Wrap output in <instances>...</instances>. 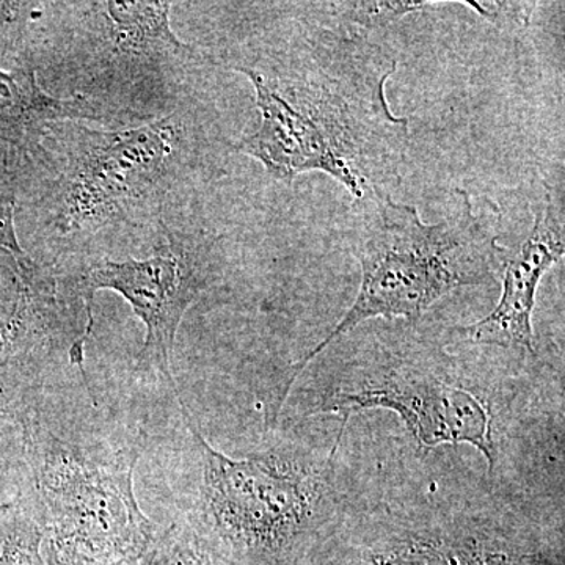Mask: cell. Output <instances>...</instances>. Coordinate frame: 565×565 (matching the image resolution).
Masks as SVG:
<instances>
[{"mask_svg": "<svg viewBox=\"0 0 565 565\" xmlns=\"http://www.w3.org/2000/svg\"><path fill=\"white\" fill-rule=\"evenodd\" d=\"M288 25L232 54L228 68L255 88L259 126L234 150L274 180L318 172L360 200L399 177L411 121L397 117L386 84L397 58L348 28L326 2L305 3Z\"/></svg>", "mask_w": 565, "mask_h": 565, "instance_id": "1", "label": "cell"}, {"mask_svg": "<svg viewBox=\"0 0 565 565\" xmlns=\"http://www.w3.org/2000/svg\"><path fill=\"white\" fill-rule=\"evenodd\" d=\"M115 117L125 115L82 95L54 98L41 87L35 70L29 66L13 71L0 68V141L17 148L21 154L35 147L52 122Z\"/></svg>", "mask_w": 565, "mask_h": 565, "instance_id": "12", "label": "cell"}, {"mask_svg": "<svg viewBox=\"0 0 565 565\" xmlns=\"http://www.w3.org/2000/svg\"><path fill=\"white\" fill-rule=\"evenodd\" d=\"M563 212L552 192L535 207L530 232L515 247L501 255V296L486 318L471 326L456 327V340L471 348H498L512 355L537 360L533 313L535 296L546 273L565 253Z\"/></svg>", "mask_w": 565, "mask_h": 565, "instance_id": "11", "label": "cell"}, {"mask_svg": "<svg viewBox=\"0 0 565 565\" xmlns=\"http://www.w3.org/2000/svg\"><path fill=\"white\" fill-rule=\"evenodd\" d=\"M523 360L484 363L401 327L332 362L308 364L286 399L296 396L302 418L337 415L343 426L359 412H393L423 455L473 446L494 484L531 423L534 382Z\"/></svg>", "mask_w": 565, "mask_h": 565, "instance_id": "2", "label": "cell"}, {"mask_svg": "<svg viewBox=\"0 0 565 565\" xmlns=\"http://www.w3.org/2000/svg\"><path fill=\"white\" fill-rule=\"evenodd\" d=\"M39 403V390L0 375V455L28 460L29 422Z\"/></svg>", "mask_w": 565, "mask_h": 565, "instance_id": "15", "label": "cell"}, {"mask_svg": "<svg viewBox=\"0 0 565 565\" xmlns=\"http://www.w3.org/2000/svg\"><path fill=\"white\" fill-rule=\"evenodd\" d=\"M487 21L498 28H523L530 21L534 3L526 2H467Z\"/></svg>", "mask_w": 565, "mask_h": 565, "instance_id": "17", "label": "cell"}, {"mask_svg": "<svg viewBox=\"0 0 565 565\" xmlns=\"http://www.w3.org/2000/svg\"><path fill=\"white\" fill-rule=\"evenodd\" d=\"M85 11L92 66L114 85L147 88L178 85L193 68L212 62L173 32V2L79 3Z\"/></svg>", "mask_w": 565, "mask_h": 565, "instance_id": "10", "label": "cell"}, {"mask_svg": "<svg viewBox=\"0 0 565 565\" xmlns=\"http://www.w3.org/2000/svg\"><path fill=\"white\" fill-rule=\"evenodd\" d=\"M139 457L137 448L104 456L58 435L36 404L28 467L46 534L98 559L141 565L159 526L143 514L134 490Z\"/></svg>", "mask_w": 565, "mask_h": 565, "instance_id": "7", "label": "cell"}, {"mask_svg": "<svg viewBox=\"0 0 565 565\" xmlns=\"http://www.w3.org/2000/svg\"><path fill=\"white\" fill-rule=\"evenodd\" d=\"M177 397L202 465L192 522L230 565H315L352 504L337 467L345 427L329 449L281 437L236 459L203 437Z\"/></svg>", "mask_w": 565, "mask_h": 565, "instance_id": "4", "label": "cell"}, {"mask_svg": "<svg viewBox=\"0 0 565 565\" xmlns=\"http://www.w3.org/2000/svg\"><path fill=\"white\" fill-rule=\"evenodd\" d=\"M43 559L44 565H131L111 563V561L85 555L79 550L73 548L68 544H63V542L50 537L47 534L43 544Z\"/></svg>", "mask_w": 565, "mask_h": 565, "instance_id": "18", "label": "cell"}, {"mask_svg": "<svg viewBox=\"0 0 565 565\" xmlns=\"http://www.w3.org/2000/svg\"><path fill=\"white\" fill-rule=\"evenodd\" d=\"M47 526L31 489L0 504V565H44Z\"/></svg>", "mask_w": 565, "mask_h": 565, "instance_id": "13", "label": "cell"}, {"mask_svg": "<svg viewBox=\"0 0 565 565\" xmlns=\"http://www.w3.org/2000/svg\"><path fill=\"white\" fill-rule=\"evenodd\" d=\"M349 247L362 267L355 300L337 327L294 364L275 411L305 367L330 345L371 319L416 323L445 297L500 278V211L476 210L470 193L455 191L448 217L426 223L411 204L381 189L353 200ZM278 412V414H280Z\"/></svg>", "mask_w": 565, "mask_h": 565, "instance_id": "5", "label": "cell"}, {"mask_svg": "<svg viewBox=\"0 0 565 565\" xmlns=\"http://www.w3.org/2000/svg\"><path fill=\"white\" fill-rule=\"evenodd\" d=\"M563 522L498 489L351 504L315 565H564Z\"/></svg>", "mask_w": 565, "mask_h": 565, "instance_id": "6", "label": "cell"}, {"mask_svg": "<svg viewBox=\"0 0 565 565\" xmlns=\"http://www.w3.org/2000/svg\"><path fill=\"white\" fill-rule=\"evenodd\" d=\"M18 185L17 170L0 162V375L39 390L44 367L62 352L87 377L85 344L70 313L82 300L70 277L22 248L14 226Z\"/></svg>", "mask_w": 565, "mask_h": 565, "instance_id": "9", "label": "cell"}, {"mask_svg": "<svg viewBox=\"0 0 565 565\" xmlns=\"http://www.w3.org/2000/svg\"><path fill=\"white\" fill-rule=\"evenodd\" d=\"M163 239L150 258L92 264L70 275L87 316L85 338L93 332V300L98 291H114L131 305L147 334L136 356V373L161 379L174 394V341L182 318L204 292L221 280V237L182 233L163 223Z\"/></svg>", "mask_w": 565, "mask_h": 565, "instance_id": "8", "label": "cell"}, {"mask_svg": "<svg viewBox=\"0 0 565 565\" xmlns=\"http://www.w3.org/2000/svg\"><path fill=\"white\" fill-rule=\"evenodd\" d=\"M141 565L230 564L188 515L159 530Z\"/></svg>", "mask_w": 565, "mask_h": 565, "instance_id": "14", "label": "cell"}, {"mask_svg": "<svg viewBox=\"0 0 565 565\" xmlns=\"http://www.w3.org/2000/svg\"><path fill=\"white\" fill-rule=\"evenodd\" d=\"M433 2H326L334 20L343 22L353 31L371 33L388 28L407 14L433 7Z\"/></svg>", "mask_w": 565, "mask_h": 565, "instance_id": "16", "label": "cell"}, {"mask_svg": "<svg viewBox=\"0 0 565 565\" xmlns=\"http://www.w3.org/2000/svg\"><path fill=\"white\" fill-rule=\"evenodd\" d=\"M202 131L174 109L128 128L52 122L24 158L39 170L44 225L79 243L121 226H143L181 206L203 172Z\"/></svg>", "mask_w": 565, "mask_h": 565, "instance_id": "3", "label": "cell"}]
</instances>
